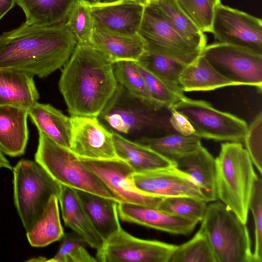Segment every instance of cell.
Wrapping results in <instances>:
<instances>
[{
	"label": "cell",
	"instance_id": "6da1fadb",
	"mask_svg": "<svg viewBox=\"0 0 262 262\" xmlns=\"http://www.w3.org/2000/svg\"><path fill=\"white\" fill-rule=\"evenodd\" d=\"M77 42L65 23L26 24L0 35V69L44 78L64 66Z\"/></svg>",
	"mask_w": 262,
	"mask_h": 262
},
{
	"label": "cell",
	"instance_id": "7a4b0ae2",
	"mask_svg": "<svg viewBox=\"0 0 262 262\" xmlns=\"http://www.w3.org/2000/svg\"><path fill=\"white\" fill-rule=\"evenodd\" d=\"M117 86L113 64L89 44H77L59 81L71 116L98 117Z\"/></svg>",
	"mask_w": 262,
	"mask_h": 262
},
{
	"label": "cell",
	"instance_id": "3957f363",
	"mask_svg": "<svg viewBox=\"0 0 262 262\" xmlns=\"http://www.w3.org/2000/svg\"><path fill=\"white\" fill-rule=\"evenodd\" d=\"M215 162L217 200L246 224L250 199L258 177L249 155L242 143L225 142L221 144Z\"/></svg>",
	"mask_w": 262,
	"mask_h": 262
},
{
	"label": "cell",
	"instance_id": "277c9868",
	"mask_svg": "<svg viewBox=\"0 0 262 262\" xmlns=\"http://www.w3.org/2000/svg\"><path fill=\"white\" fill-rule=\"evenodd\" d=\"M170 108L157 110L132 97L118 83L98 118L107 128L120 135L140 134L155 137L177 133L170 124Z\"/></svg>",
	"mask_w": 262,
	"mask_h": 262
},
{
	"label": "cell",
	"instance_id": "5b68a950",
	"mask_svg": "<svg viewBox=\"0 0 262 262\" xmlns=\"http://www.w3.org/2000/svg\"><path fill=\"white\" fill-rule=\"evenodd\" d=\"M201 222L216 262H253L246 224L225 204L209 202Z\"/></svg>",
	"mask_w": 262,
	"mask_h": 262
},
{
	"label": "cell",
	"instance_id": "8992f818",
	"mask_svg": "<svg viewBox=\"0 0 262 262\" xmlns=\"http://www.w3.org/2000/svg\"><path fill=\"white\" fill-rule=\"evenodd\" d=\"M39 133L35 161L60 185L119 201L69 148Z\"/></svg>",
	"mask_w": 262,
	"mask_h": 262
},
{
	"label": "cell",
	"instance_id": "52a82bcc",
	"mask_svg": "<svg viewBox=\"0 0 262 262\" xmlns=\"http://www.w3.org/2000/svg\"><path fill=\"white\" fill-rule=\"evenodd\" d=\"M13 172L14 203L27 232L39 219L50 198L58 197L61 185L35 161L22 159Z\"/></svg>",
	"mask_w": 262,
	"mask_h": 262
},
{
	"label": "cell",
	"instance_id": "ba28073f",
	"mask_svg": "<svg viewBox=\"0 0 262 262\" xmlns=\"http://www.w3.org/2000/svg\"><path fill=\"white\" fill-rule=\"evenodd\" d=\"M189 121L194 136L217 141L244 142L248 125L244 120L214 108L210 103L182 97L171 107Z\"/></svg>",
	"mask_w": 262,
	"mask_h": 262
},
{
	"label": "cell",
	"instance_id": "9c48e42d",
	"mask_svg": "<svg viewBox=\"0 0 262 262\" xmlns=\"http://www.w3.org/2000/svg\"><path fill=\"white\" fill-rule=\"evenodd\" d=\"M203 56L222 75L237 84L262 89V55L219 42L206 45Z\"/></svg>",
	"mask_w": 262,
	"mask_h": 262
},
{
	"label": "cell",
	"instance_id": "30bf717a",
	"mask_svg": "<svg viewBox=\"0 0 262 262\" xmlns=\"http://www.w3.org/2000/svg\"><path fill=\"white\" fill-rule=\"evenodd\" d=\"M138 33L145 50L177 60L185 65L194 62L202 51L190 45L169 24L157 6L144 7Z\"/></svg>",
	"mask_w": 262,
	"mask_h": 262
},
{
	"label": "cell",
	"instance_id": "8fae6325",
	"mask_svg": "<svg viewBox=\"0 0 262 262\" xmlns=\"http://www.w3.org/2000/svg\"><path fill=\"white\" fill-rule=\"evenodd\" d=\"M211 33L219 42L262 55V20L222 5L214 7Z\"/></svg>",
	"mask_w": 262,
	"mask_h": 262
},
{
	"label": "cell",
	"instance_id": "7c38bea8",
	"mask_svg": "<svg viewBox=\"0 0 262 262\" xmlns=\"http://www.w3.org/2000/svg\"><path fill=\"white\" fill-rule=\"evenodd\" d=\"M177 245L135 237L121 227L97 250L101 262H169Z\"/></svg>",
	"mask_w": 262,
	"mask_h": 262
},
{
	"label": "cell",
	"instance_id": "4fadbf2b",
	"mask_svg": "<svg viewBox=\"0 0 262 262\" xmlns=\"http://www.w3.org/2000/svg\"><path fill=\"white\" fill-rule=\"evenodd\" d=\"M83 165L114 194L119 202L157 208L162 198L146 194L135 185V171L119 158L93 160L80 159Z\"/></svg>",
	"mask_w": 262,
	"mask_h": 262
},
{
	"label": "cell",
	"instance_id": "5bb4252c",
	"mask_svg": "<svg viewBox=\"0 0 262 262\" xmlns=\"http://www.w3.org/2000/svg\"><path fill=\"white\" fill-rule=\"evenodd\" d=\"M70 149L79 159L93 160L118 158L112 131L96 117L71 116Z\"/></svg>",
	"mask_w": 262,
	"mask_h": 262
},
{
	"label": "cell",
	"instance_id": "9a60e30c",
	"mask_svg": "<svg viewBox=\"0 0 262 262\" xmlns=\"http://www.w3.org/2000/svg\"><path fill=\"white\" fill-rule=\"evenodd\" d=\"M133 178L136 186L140 190L151 195L161 198L189 196L207 202L194 181L174 165L134 172Z\"/></svg>",
	"mask_w": 262,
	"mask_h": 262
},
{
	"label": "cell",
	"instance_id": "2e32d148",
	"mask_svg": "<svg viewBox=\"0 0 262 262\" xmlns=\"http://www.w3.org/2000/svg\"><path fill=\"white\" fill-rule=\"evenodd\" d=\"M89 6L94 24L124 35L138 34L144 7L128 0L91 2Z\"/></svg>",
	"mask_w": 262,
	"mask_h": 262
},
{
	"label": "cell",
	"instance_id": "e0dca14e",
	"mask_svg": "<svg viewBox=\"0 0 262 262\" xmlns=\"http://www.w3.org/2000/svg\"><path fill=\"white\" fill-rule=\"evenodd\" d=\"M119 217L122 221L164 231L170 234L188 235L198 223L168 214L157 208L119 202Z\"/></svg>",
	"mask_w": 262,
	"mask_h": 262
},
{
	"label": "cell",
	"instance_id": "ac0fdd59",
	"mask_svg": "<svg viewBox=\"0 0 262 262\" xmlns=\"http://www.w3.org/2000/svg\"><path fill=\"white\" fill-rule=\"evenodd\" d=\"M89 45L113 64L120 61H137L146 48L145 41L139 33L131 35L117 33L96 24Z\"/></svg>",
	"mask_w": 262,
	"mask_h": 262
},
{
	"label": "cell",
	"instance_id": "d6986e66",
	"mask_svg": "<svg viewBox=\"0 0 262 262\" xmlns=\"http://www.w3.org/2000/svg\"><path fill=\"white\" fill-rule=\"evenodd\" d=\"M174 165L197 184L208 203L217 200L215 158L203 146L173 161Z\"/></svg>",
	"mask_w": 262,
	"mask_h": 262
},
{
	"label": "cell",
	"instance_id": "ffe728a7",
	"mask_svg": "<svg viewBox=\"0 0 262 262\" xmlns=\"http://www.w3.org/2000/svg\"><path fill=\"white\" fill-rule=\"evenodd\" d=\"M28 110L0 105V150L10 157L23 155L29 138Z\"/></svg>",
	"mask_w": 262,
	"mask_h": 262
},
{
	"label": "cell",
	"instance_id": "44dd1931",
	"mask_svg": "<svg viewBox=\"0 0 262 262\" xmlns=\"http://www.w3.org/2000/svg\"><path fill=\"white\" fill-rule=\"evenodd\" d=\"M58 199L66 226L79 235L91 248L97 250L101 248L104 241L91 223L75 190L61 185Z\"/></svg>",
	"mask_w": 262,
	"mask_h": 262
},
{
	"label": "cell",
	"instance_id": "7402d4cb",
	"mask_svg": "<svg viewBox=\"0 0 262 262\" xmlns=\"http://www.w3.org/2000/svg\"><path fill=\"white\" fill-rule=\"evenodd\" d=\"M33 76L8 69H0V105L28 110L38 102L39 94Z\"/></svg>",
	"mask_w": 262,
	"mask_h": 262
},
{
	"label": "cell",
	"instance_id": "603a6c76",
	"mask_svg": "<svg viewBox=\"0 0 262 262\" xmlns=\"http://www.w3.org/2000/svg\"><path fill=\"white\" fill-rule=\"evenodd\" d=\"M74 190L91 223L104 241L120 229L119 202L91 192Z\"/></svg>",
	"mask_w": 262,
	"mask_h": 262
},
{
	"label": "cell",
	"instance_id": "cb8c5ba5",
	"mask_svg": "<svg viewBox=\"0 0 262 262\" xmlns=\"http://www.w3.org/2000/svg\"><path fill=\"white\" fill-rule=\"evenodd\" d=\"M112 134L118 158L126 162L135 172H145L174 165L172 162L148 146L137 141H131L115 132L112 131Z\"/></svg>",
	"mask_w": 262,
	"mask_h": 262
},
{
	"label": "cell",
	"instance_id": "d4e9b609",
	"mask_svg": "<svg viewBox=\"0 0 262 262\" xmlns=\"http://www.w3.org/2000/svg\"><path fill=\"white\" fill-rule=\"evenodd\" d=\"M28 116L41 132L57 144L70 149L71 117L50 104L36 102L28 110Z\"/></svg>",
	"mask_w": 262,
	"mask_h": 262
},
{
	"label": "cell",
	"instance_id": "484cf974",
	"mask_svg": "<svg viewBox=\"0 0 262 262\" xmlns=\"http://www.w3.org/2000/svg\"><path fill=\"white\" fill-rule=\"evenodd\" d=\"M77 0H15L23 10L25 24L46 26L65 23Z\"/></svg>",
	"mask_w": 262,
	"mask_h": 262
},
{
	"label": "cell",
	"instance_id": "4316f807",
	"mask_svg": "<svg viewBox=\"0 0 262 262\" xmlns=\"http://www.w3.org/2000/svg\"><path fill=\"white\" fill-rule=\"evenodd\" d=\"M180 82L183 91H207L228 86L238 85L219 73L201 55L186 65Z\"/></svg>",
	"mask_w": 262,
	"mask_h": 262
},
{
	"label": "cell",
	"instance_id": "83f0119b",
	"mask_svg": "<svg viewBox=\"0 0 262 262\" xmlns=\"http://www.w3.org/2000/svg\"><path fill=\"white\" fill-rule=\"evenodd\" d=\"M64 233L60 219L58 199L53 195L39 219L27 231V239L32 247H43L59 241Z\"/></svg>",
	"mask_w": 262,
	"mask_h": 262
},
{
	"label": "cell",
	"instance_id": "f1b7e54d",
	"mask_svg": "<svg viewBox=\"0 0 262 262\" xmlns=\"http://www.w3.org/2000/svg\"><path fill=\"white\" fill-rule=\"evenodd\" d=\"M155 4L172 27L192 47L202 51L207 38L179 6L176 0H154Z\"/></svg>",
	"mask_w": 262,
	"mask_h": 262
},
{
	"label": "cell",
	"instance_id": "f546056e",
	"mask_svg": "<svg viewBox=\"0 0 262 262\" xmlns=\"http://www.w3.org/2000/svg\"><path fill=\"white\" fill-rule=\"evenodd\" d=\"M138 142L144 144L171 162L202 146L201 138L177 133L155 137H140Z\"/></svg>",
	"mask_w": 262,
	"mask_h": 262
},
{
	"label": "cell",
	"instance_id": "4dcf8cb0",
	"mask_svg": "<svg viewBox=\"0 0 262 262\" xmlns=\"http://www.w3.org/2000/svg\"><path fill=\"white\" fill-rule=\"evenodd\" d=\"M137 62L180 96H185L180 85V77L185 64L147 50H145Z\"/></svg>",
	"mask_w": 262,
	"mask_h": 262
},
{
	"label": "cell",
	"instance_id": "1f68e13d",
	"mask_svg": "<svg viewBox=\"0 0 262 262\" xmlns=\"http://www.w3.org/2000/svg\"><path fill=\"white\" fill-rule=\"evenodd\" d=\"M113 67L117 83L121 85L132 97L157 110L165 107L160 105L151 97L135 61L116 62L113 63Z\"/></svg>",
	"mask_w": 262,
	"mask_h": 262
},
{
	"label": "cell",
	"instance_id": "d6a6232c",
	"mask_svg": "<svg viewBox=\"0 0 262 262\" xmlns=\"http://www.w3.org/2000/svg\"><path fill=\"white\" fill-rule=\"evenodd\" d=\"M169 262H216L208 238L201 226L191 239L177 246Z\"/></svg>",
	"mask_w": 262,
	"mask_h": 262
},
{
	"label": "cell",
	"instance_id": "836d02e7",
	"mask_svg": "<svg viewBox=\"0 0 262 262\" xmlns=\"http://www.w3.org/2000/svg\"><path fill=\"white\" fill-rule=\"evenodd\" d=\"M208 203L189 196L162 198L157 208L171 215L199 223L204 217Z\"/></svg>",
	"mask_w": 262,
	"mask_h": 262
},
{
	"label": "cell",
	"instance_id": "e575fe53",
	"mask_svg": "<svg viewBox=\"0 0 262 262\" xmlns=\"http://www.w3.org/2000/svg\"><path fill=\"white\" fill-rule=\"evenodd\" d=\"M77 43L90 44L94 22L88 0H77L66 21Z\"/></svg>",
	"mask_w": 262,
	"mask_h": 262
},
{
	"label": "cell",
	"instance_id": "d590c367",
	"mask_svg": "<svg viewBox=\"0 0 262 262\" xmlns=\"http://www.w3.org/2000/svg\"><path fill=\"white\" fill-rule=\"evenodd\" d=\"M55 255L46 261L93 262L97 261L87 251L85 241L75 232L64 233Z\"/></svg>",
	"mask_w": 262,
	"mask_h": 262
},
{
	"label": "cell",
	"instance_id": "8d00e7d4",
	"mask_svg": "<svg viewBox=\"0 0 262 262\" xmlns=\"http://www.w3.org/2000/svg\"><path fill=\"white\" fill-rule=\"evenodd\" d=\"M179 6L203 33H211L214 7L209 0H176Z\"/></svg>",
	"mask_w": 262,
	"mask_h": 262
},
{
	"label": "cell",
	"instance_id": "74e56055",
	"mask_svg": "<svg viewBox=\"0 0 262 262\" xmlns=\"http://www.w3.org/2000/svg\"><path fill=\"white\" fill-rule=\"evenodd\" d=\"M135 63L143 77L151 97L160 105L171 109L173 105L183 97L178 95L138 62L135 61Z\"/></svg>",
	"mask_w": 262,
	"mask_h": 262
},
{
	"label": "cell",
	"instance_id": "f35d334b",
	"mask_svg": "<svg viewBox=\"0 0 262 262\" xmlns=\"http://www.w3.org/2000/svg\"><path fill=\"white\" fill-rule=\"evenodd\" d=\"M254 222L255 246L253 252V262L262 261V181L256 180L249 204Z\"/></svg>",
	"mask_w": 262,
	"mask_h": 262
},
{
	"label": "cell",
	"instance_id": "ab89813d",
	"mask_svg": "<svg viewBox=\"0 0 262 262\" xmlns=\"http://www.w3.org/2000/svg\"><path fill=\"white\" fill-rule=\"evenodd\" d=\"M244 142L253 165L262 172V113L260 112L248 126Z\"/></svg>",
	"mask_w": 262,
	"mask_h": 262
},
{
	"label": "cell",
	"instance_id": "60d3db41",
	"mask_svg": "<svg viewBox=\"0 0 262 262\" xmlns=\"http://www.w3.org/2000/svg\"><path fill=\"white\" fill-rule=\"evenodd\" d=\"M169 122L177 133L184 136L194 135V129L189 121L172 108H171Z\"/></svg>",
	"mask_w": 262,
	"mask_h": 262
},
{
	"label": "cell",
	"instance_id": "b9f144b4",
	"mask_svg": "<svg viewBox=\"0 0 262 262\" xmlns=\"http://www.w3.org/2000/svg\"><path fill=\"white\" fill-rule=\"evenodd\" d=\"M15 4V0H0V20Z\"/></svg>",
	"mask_w": 262,
	"mask_h": 262
},
{
	"label": "cell",
	"instance_id": "7bdbcfd3",
	"mask_svg": "<svg viewBox=\"0 0 262 262\" xmlns=\"http://www.w3.org/2000/svg\"><path fill=\"white\" fill-rule=\"evenodd\" d=\"M0 167L6 168L10 170H13L9 162L3 155V152L0 150Z\"/></svg>",
	"mask_w": 262,
	"mask_h": 262
},
{
	"label": "cell",
	"instance_id": "ee69618b",
	"mask_svg": "<svg viewBox=\"0 0 262 262\" xmlns=\"http://www.w3.org/2000/svg\"><path fill=\"white\" fill-rule=\"evenodd\" d=\"M132 2H133L134 3L139 4L143 6L144 7H145L151 3H152L154 0H128Z\"/></svg>",
	"mask_w": 262,
	"mask_h": 262
},
{
	"label": "cell",
	"instance_id": "f6af8a7d",
	"mask_svg": "<svg viewBox=\"0 0 262 262\" xmlns=\"http://www.w3.org/2000/svg\"><path fill=\"white\" fill-rule=\"evenodd\" d=\"M211 4L215 7V6L221 4V0H209Z\"/></svg>",
	"mask_w": 262,
	"mask_h": 262
},
{
	"label": "cell",
	"instance_id": "bcb514c9",
	"mask_svg": "<svg viewBox=\"0 0 262 262\" xmlns=\"http://www.w3.org/2000/svg\"><path fill=\"white\" fill-rule=\"evenodd\" d=\"M89 1H91V2H99V1H101V0H88Z\"/></svg>",
	"mask_w": 262,
	"mask_h": 262
},
{
	"label": "cell",
	"instance_id": "7dc6e473",
	"mask_svg": "<svg viewBox=\"0 0 262 262\" xmlns=\"http://www.w3.org/2000/svg\"><path fill=\"white\" fill-rule=\"evenodd\" d=\"M114 1V0H104V1Z\"/></svg>",
	"mask_w": 262,
	"mask_h": 262
},
{
	"label": "cell",
	"instance_id": "c3c4849f",
	"mask_svg": "<svg viewBox=\"0 0 262 262\" xmlns=\"http://www.w3.org/2000/svg\"><path fill=\"white\" fill-rule=\"evenodd\" d=\"M1 168V167H0Z\"/></svg>",
	"mask_w": 262,
	"mask_h": 262
}]
</instances>
